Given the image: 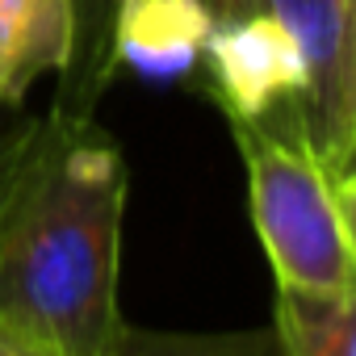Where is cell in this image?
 <instances>
[{
  "label": "cell",
  "mask_w": 356,
  "mask_h": 356,
  "mask_svg": "<svg viewBox=\"0 0 356 356\" xmlns=\"http://www.w3.org/2000/svg\"><path fill=\"white\" fill-rule=\"evenodd\" d=\"M130 172L92 113L51 109L0 193V323L55 356H113Z\"/></svg>",
  "instance_id": "6da1fadb"
},
{
  "label": "cell",
  "mask_w": 356,
  "mask_h": 356,
  "mask_svg": "<svg viewBox=\"0 0 356 356\" xmlns=\"http://www.w3.org/2000/svg\"><path fill=\"white\" fill-rule=\"evenodd\" d=\"M227 122L248 168L252 227L264 243L277 285L352 293V185L335 181L298 134L285 138L268 122Z\"/></svg>",
  "instance_id": "7a4b0ae2"
},
{
  "label": "cell",
  "mask_w": 356,
  "mask_h": 356,
  "mask_svg": "<svg viewBox=\"0 0 356 356\" xmlns=\"http://www.w3.org/2000/svg\"><path fill=\"white\" fill-rule=\"evenodd\" d=\"M302 59L298 138L314 159L352 185L356 155V0H264Z\"/></svg>",
  "instance_id": "3957f363"
},
{
  "label": "cell",
  "mask_w": 356,
  "mask_h": 356,
  "mask_svg": "<svg viewBox=\"0 0 356 356\" xmlns=\"http://www.w3.org/2000/svg\"><path fill=\"white\" fill-rule=\"evenodd\" d=\"M214 97L227 118L239 122H268L281 105H298L302 97V59L285 26L260 9L235 22H218L206 55Z\"/></svg>",
  "instance_id": "277c9868"
},
{
  "label": "cell",
  "mask_w": 356,
  "mask_h": 356,
  "mask_svg": "<svg viewBox=\"0 0 356 356\" xmlns=\"http://www.w3.org/2000/svg\"><path fill=\"white\" fill-rule=\"evenodd\" d=\"M214 17L202 0H122L113 51L118 67L168 80L202 63Z\"/></svg>",
  "instance_id": "5b68a950"
},
{
  "label": "cell",
  "mask_w": 356,
  "mask_h": 356,
  "mask_svg": "<svg viewBox=\"0 0 356 356\" xmlns=\"http://www.w3.org/2000/svg\"><path fill=\"white\" fill-rule=\"evenodd\" d=\"M72 63V0H0V105H22Z\"/></svg>",
  "instance_id": "8992f818"
},
{
  "label": "cell",
  "mask_w": 356,
  "mask_h": 356,
  "mask_svg": "<svg viewBox=\"0 0 356 356\" xmlns=\"http://www.w3.org/2000/svg\"><path fill=\"white\" fill-rule=\"evenodd\" d=\"M273 339L281 356H352L356 293H314L277 285Z\"/></svg>",
  "instance_id": "52a82bcc"
},
{
  "label": "cell",
  "mask_w": 356,
  "mask_h": 356,
  "mask_svg": "<svg viewBox=\"0 0 356 356\" xmlns=\"http://www.w3.org/2000/svg\"><path fill=\"white\" fill-rule=\"evenodd\" d=\"M118 9L122 0H72V63L59 76V109L92 113L113 76L122 72L113 51Z\"/></svg>",
  "instance_id": "ba28073f"
},
{
  "label": "cell",
  "mask_w": 356,
  "mask_h": 356,
  "mask_svg": "<svg viewBox=\"0 0 356 356\" xmlns=\"http://www.w3.org/2000/svg\"><path fill=\"white\" fill-rule=\"evenodd\" d=\"M113 356H281L273 331H231V335H185L122 327Z\"/></svg>",
  "instance_id": "9c48e42d"
},
{
  "label": "cell",
  "mask_w": 356,
  "mask_h": 356,
  "mask_svg": "<svg viewBox=\"0 0 356 356\" xmlns=\"http://www.w3.org/2000/svg\"><path fill=\"white\" fill-rule=\"evenodd\" d=\"M34 126H38V118H26L22 126H13V130H5V134H0V193H5V185H9V176L17 172L22 155L30 151Z\"/></svg>",
  "instance_id": "30bf717a"
},
{
  "label": "cell",
  "mask_w": 356,
  "mask_h": 356,
  "mask_svg": "<svg viewBox=\"0 0 356 356\" xmlns=\"http://www.w3.org/2000/svg\"><path fill=\"white\" fill-rule=\"evenodd\" d=\"M202 5H206V13H210L214 26H218V22H235V17L260 13V9H264V0H202Z\"/></svg>",
  "instance_id": "8fae6325"
},
{
  "label": "cell",
  "mask_w": 356,
  "mask_h": 356,
  "mask_svg": "<svg viewBox=\"0 0 356 356\" xmlns=\"http://www.w3.org/2000/svg\"><path fill=\"white\" fill-rule=\"evenodd\" d=\"M0 356H55V352L42 348V343H34V339H26L22 331H13V327L0 323Z\"/></svg>",
  "instance_id": "7c38bea8"
}]
</instances>
